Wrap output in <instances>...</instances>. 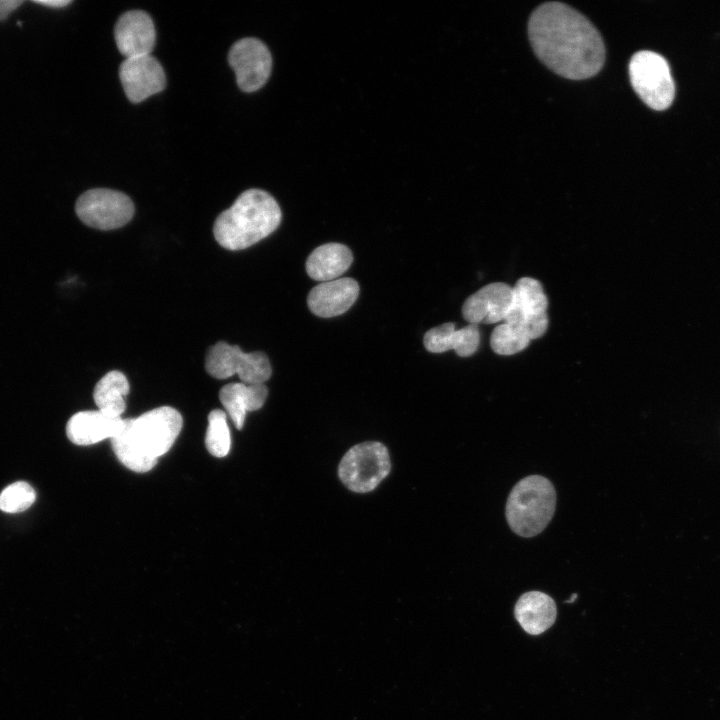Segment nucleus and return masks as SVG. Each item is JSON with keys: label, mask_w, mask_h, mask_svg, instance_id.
<instances>
[{"label": "nucleus", "mask_w": 720, "mask_h": 720, "mask_svg": "<svg viewBox=\"0 0 720 720\" xmlns=\"http://www.w3.org/2000/svg\"><path fill=\"white\" fill-rule=\"evenodd\" d=\"M528 35L541 62L564 78H590L605 62V46L598 30L564 3L547 2L536 8L528 22Z\"/></svg>", "instance_id": "1"}, {"label": "nucleus", "mask_w": 720, "mask_h": 720, "mask_svg": "<svg viewBox=\"0 0 720 720\" xmlns=\"http://www.w3.org/2000/svg\"><path fill=\"white\" fill-rule=\"evenodd\" d=\"M183 424L181 414L169 406L152 409L137 418L123 419L111 438L119 461L135 472H147L174 444Z\"/></svg>", "instance_id": "2"}, {"label": "nucleus", "mask_w": 720, "mask_h": 720, "mask_svg": "<svg viewBox=\"0 0 720 720\" xmlns=\"http://www.w3.org/2000/svg\"><path fill=\"white\" fill-rule=\"evenodd\" d=\"M281 219V209L269 193L249 189L216 218L213 234L223 248L242 250L272 234Z\"/></svg>", "instance_id": "3"}, {"label": "nucleus", "mask_w": 720, "mask_h": 720, "mask_svg": "<svg viewBox=\"0 0 720 720\" xmlns=\"http://www.w3.org/2000/svg\"><path fill=\"white\" fill-rule=\"evenodd\" d=\"M556 492L552 483L540 475L521 479L511 490L506 503V519L511 530L521 537L541 533L552 519Z\"/></svg>", "instance_id": "4"}, {"label": "nucleus", "mask_w": 720, "mask_h": 720, "mask_svg": "<svg viewBox=\"0 0 720 720\" xmlns=\"http://www.w3.org/2000/svg\"><path fill=\"white\" fill-rule=\"evenodd\" d=\"M632 87L642 101L654 110L668 108L675 95V85L666 59L652 51L635 53L629 63Z\"/></svg>", "instance_id": "5"}, {"label": "nucleus", "mask_w": 720, "mask_h": 720, "mask_svg": "<svg viewBox=\"0 0 720 720\" xmlns=\"http://www.w3.org/2000/svg\"><path fill=\"white\" fill-rule=\"evenodd\" d=\"M390 469L387 448L380 442L369 441L350 448L341 459L338 472L340 480L348 489L366 493L376 488Z\"/></svg>", "instance_id": "6"}, {"label": "nucleus", "mask_w": 720, "mask_h": 720, "mask_svg": "<svg viewBox=\"0 0 720 720\" xmlns=\"http://www.w3.org/2000/svg\"><path fill=\"white\" fill-rule=\"evenodd\" d=\"M205 369L217 379L238 375L242 383L264 384L272 368L267 355L262 351L245 353L237 345L219 341L209 347L205 357Z\"/></svg>", "instance_id": "7"}, {"label": "nucleus", "mask_w": 720, "mask_h": 720, "mask_svg": "<svg viewBox=\"0 0 720 720\" xmlns=\"http://www.w3.org/2000/svg\"><path fill=\"white\" fill-rule=\"evenodd\" d=\"M75 211L87 226L99 230L117 229L127 224L134 215L132 200L122 192L95 188L77 199Z\"/></svg>", "instance_id": "8"}, {"label": "nucleus", "mask_w": 720, "mask_h": 720, "mask_svg": "<svg viewBox=\"0 0 720 720\" xmlns=\"http://www.w3.org/2000/svg\"><path fill=\"white\" fill-rule=\"evenodd\" d=\"M512 289V305L504 323L521 329L531 340L540 338L548 328V300L541 283L534 278L522 277Z\"/></svg>", "instance_id": "9"}, {"label": "nucleus", "mask_w": 720, "mask_h": 720, "mask_svg": "<svg viewBox=\"0 0 720 720\" xmlns=\"http://www.w3.org/2000/svg\"><path fill=\"white\" fill-rule=\"evenodd\" d=\"M228 61L235 72L239 88L254 92L267 82L272 58L267 46L256 38H243L235 42L228 53Z\"/></svg>", "instance_id": "10"}, {"label": "nucleus", "mask_w": 720, "mask_h": 720, "mask_svg": "<svg viewBox=\"0 0 720 720\" xmlns=\"http://www.w3.org/2000/svg\"><path fill=\"white\" fill-rule=\"evenodd\" d=\"M124 92L132 103H139L165 88L161 64L151 55L126 58L119 68Z\"/></svg>", "instance_id": "11"}, {"label": "nucleus", "mask_w": 720, "mask_h": 720, "mask_svg": "<svg viewBox=\"0 0 720 720\" xmlns=\"http://www.w3.org/2000/svg\"><path fill=\"white\" fill-rule=\"evenodd\" d=\"M513 300V289L493 282L470 295L463 303L462 316L469 324H493L504 321Z\"/></svg>", "instance_id": "12"}, {"label": "nucleus", "mask_w": 720, "mask_h": 720, "mask_svg": "<svg viewBox=\"0 0 720 720\" xmlns=\"http://www.w3.org/2000/svg\"><path fill=\"white\" fill-rule=\"evenodd\" d=\"M114 37L119 52L126 58L150 55L155 45L156 33L151 17L142 10L122 14L114 27Z\"/></svg>", "instance_id": "13"}, {"label": "nucleus", "mask_w": 720, "mask_h": 720, "mask_svg": "<svg viewBox=\"0 0 720 720\" xmlns=\"http://www.w3.org/2000/svg\"><path fill=\"white\" fill-rule=\"evenodd\" d=\"M359 284L345 277L321 282L312 288L307 297L310 311L322 318H331L345 313L357 300Z\"/></svg>", "instance_id": "14"}, {"label": "nucleus", "mask_w": 720, "mask_h": 720, "mask_svg": "<svg viewBox=\"0 0 720 720\" xmlns=\"http://www.w3.org/2000/svg\"><path fill=\"white\" fill-rule=\"evenodd\" d=\"M424 347L432 353L454 350L460 357L473 355L480 344L478 325L469 324L456 329L453 322H447L429 329L423 337Z\"/></svg>", "instance_id": "15"}, {"label": "nucleus", "mask_w": 720, "mask_h": 720, "mask_svg": "<svg viewBox=\"0 0 720 720\" xmlns=\"http://www.w3.org/2000/svg\"><path fill=\"white\" fill-rule=\"evenodd\" d=\"M122 423L121 417L112 418L99 410L81 411L71 416L67 422L66 434L76 445H92L106 438H113Z\"/></svg>", "instance_id": "16"}, {"label": "nucleus", "mask_w": 720, "mask_h": 720, "mask_svg": "<svg viewBox=\"0 0 720 720\" xmlns=\"http://www.w3.org/2000/svg\"><path fill=\"white\" fill-rule=\"evenodd\" d=\"M514 615L525 632L539 635L554 624L557 608L555 601L548 594L529 591L517 600Z\"/></svg>", "instance_id": "17"}, {"label": "nucleus", "mask_w": 720, "mask_h": 720, "mask_svg": "<svg viewBox=\"0 0 720 720\" xmlns=\"http://www.w3.org/2000/svg\"><path fill=\"white\" fill-rule=\"evenodd\" d=\"M264 384L229 383L219 392V399L235 427L242 429L247 412L260 409L267 398Z\"/></svg>", "instance_id": "18"}, {"label": "nucleus", "mask_w": 720, "mask_h": 720, "mask_svg": "<svg viewBox=\"0 0 720 720\" xmlns=\"http://www.w3.org/2000/svg\"><path fill=\"white\" fill-rule=\"evenodd\" d=\"M353 261L350 249L341 243H326L315 248L306 261V272L321 282L338 279Z\"/></svg>", "instance_id": "19"}, {"label": "nucleus", "mask_w": 720, "mask_h": 720, "mask_svg": "<svg viewBox=\"0 0 720 720\" xmlns=\"http://www.w3.org/2000/svg\"><path fill=\"white\" fill-rule=\"evenodd\" d=\"M129 388V382L122 372L113 370L105 374L93 392L98 410L109 417L120 418L126 408L125 397Z\"/></svg>", "instance_id": "20"}, {"label": "nucleus", "mask_w": 720, "mask_h": 720, "mask_svg": "<svg viewBox=\"0 0 720 720\" xmlns=\"http://www.w3.org/2000/svg\"><path fill=\"white\" fill-rule=\"evenodd\" d=\"M205 445L209 453L216 457H224L230 450L231 438L227 414L220 409L212 410L208 415Z\"/></svg>", "instance_id": "21"}, {"label": "nucleus", "mask_w": 720, "mask_h": 720, "mask_svg": "<svg viewBox=\"0 0 720 720\" xmlns=\"http://www.w3.org/2000/svg\"><path fill=\"white\" fill-rule=\"evenodd\" d=\"M531 339L522 330L507 323L498 325L490 337L492 350L498 355H513L528 347Z\"/></svg>", "instance_id": "22"}, {"label": "nucleus", "mask_w": 720, "mask_h": 720, "mask_svg": "<svg viewBox=\"0 0 720 720\" xmlns=\"http://www.w3.org/2000/svg\"><path fill=\"white\" fill-rule=\"evenodd\" d=\"M36 493L31 485L17 481L0 493V510L18 513L27 510L35 502Z\"/></svg>", "instance_id": "23"}, {"label": "nucleus", "mask_w": 720, "mask_h": 720, "mask_svg": "<svg viewBox=\"0 0 720 720\" xmlns=\"http://www.w3.org/2000/svg\"><path fill=\"white\" fill-rule=\"evenodd\" d=\"M22 3L21 0H0V20L7 18Z\"/></svg>", "instance_id": "24"}, {"label": "nucleus", "mask_w": 720, "mask_h": 720, "mask_svg": "<svg viewBox=\"0 0 720 720\" xmlns=\"http://www.w3.org/2000/svg\"><path fill=\"white\" fill-rule=\"evenodd\" d=\"M35 3L42 4L44 6H49L51 8H61L68 4H70V0H37L34 1Z\"/></svg>", "instance_id": "25"}, {"label": "nucleus", "mask_w": 720, "mask_h": 720, "mask_svg": "<svg viewBox=\"0 0 720 720\" xmlns=\"http://www.w3.org/2000/svg\"><path fill=\"white\" fill-rule=\"evenodd\" d=\"M576 598H577V594L573 593L571 598L569 600H566L565 602L572 603L575 601Z\"/></svg>", "instance_id": "26"}]
</instances>
